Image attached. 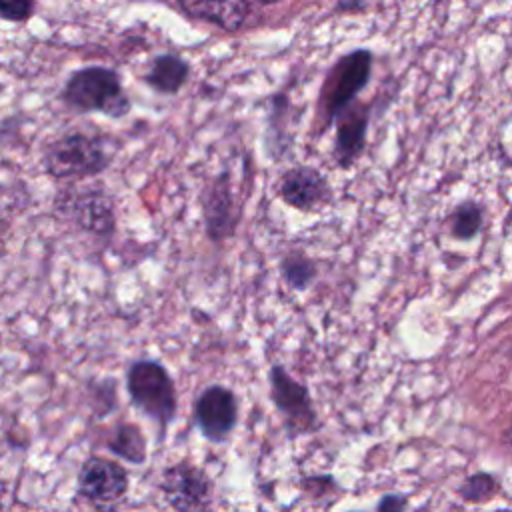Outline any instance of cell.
<instances>
[{
    "label": "cell",
    "instance_id": "1",
    "mask_svg": "<svg viewBox=\"0 0 512 512\" xmlns=\"http://www.w3.org/2000/svg\"><path fill=\"white\" fill-rule=\"evenodd\" d=\"M116 144L110 136L72 130L52 138L42 148V170L64 182L86 180L100 176L110 168L116 154Z\"/></svg>",
    "mask_w": 512,
    "mask_h": 512
},
{
    "label": "cell",
    "instance_id": "20",
    "mask_svg": "<svg viewBox=\"0 0 512 512\" xmlns=\"http://www.w3.org/2000/svg\"><path fill=\"white\" fill-rule=\"evenodd\" d=\"M410 506V496L400 494V492H388L378 498L374 504V510L378 512H388V510H406Z\"/></svg>",
    "mask_w": 512,
    "mask_h": 512
},
{
    "label": "cell",
    "instance_id": "19",
    "mask_svg": "<svg viewBox=\"0 0 512 512\" xmlns=\"http://www.w3.org/2000/svg\"><path fill=\"white\" fill-rule=\"evenodd\" d=\"M34 0H0V14L8 20L20 22L30 16Z\"/></svg>",
    "mask_w": 512,
    "mask_h": 512
},
{
    "label": "cell",
    "instance_id": "6",
    "mask_svg": "<svg viewBox=\"0 0 512 512\" xmlns=\"http://www.w3.org/2000/svg\"><path fill=\"white\" fill-rule=\"evenodd\" d=\"M372 70V54L368 50H356L340 58L334 68L330 70L322 94H320V108L324 116L318 134L322 136L328 128H332L334 118L348 108L358 94L366 88Z\"/></svg>",
    "mask_w": 512,
    "mask_h": 512
},
{
    "label": "cell",
    "instance_id": "13",
    "mask_svg": "<svg viewBox=\"0 0 512 512\" xmlns=\"http://www.w3.org/2000/svg\"><path fill=\"white\" fill-rule=\"evenodd\" d=\"M186 14L210 20L224 30H238L248 14L246 0H180Z\"/></svg>",
    "mask_w": 512,
    "mask_h": 512
},
{
    "label": "cell",
    "instance_id": "22",
    "mask_svg": "<svg viewBox=\"0 0 512 512\" xmlns=\"http://www.w3.org/2000/svg\"><path fill=\"white\" fill-rule=\"evenodd\" d=\"M0 88H2V86H0Z\"/></svg>",
    "mask_w": 512,
    "mask_h": 512
},
{
    "label": "cell",
    "instance_id": "14",
    "mask_svg": "<svg viewBox=\"0 0 512 512\" xmlns=\"http://www.w3.org/2000/svg\"><path fill=\"white\" fill-rule=\"evenodd\" d=\"M190 76V64L176 54L156 56L150 70L144 74V82L160 94H178Z\"/></svg>",
    "mask_w": 512,
    "mask_h": 512
},
{
    "label": "cell",
    "instance_id": "10",
    "mask_svg": "<svg viewBox=\"0 0 512 512\" xmlns=\"http://www.w3.org/2000/svg\"><path fill=\"white\" fill-rule=\"evenodd\" d=\"M130 488L128 470L116 460L90 456L82 462L76 476V496L92 506H114Z\"/></svg>",
    "mask_w": 512,
    "mask_h": 512
},
{
    "label": "cell",
    "instance_id": "21",
    "mask_svg": "<svg viewBox=\"0 0 512 512\" xmlns=\"http://www.w3.org/2000/svg\"><path fill=\"white\" fill-rule=\"evenodd\" d=\"M260 2H264V4H270V2H278V0H260Z\"/></svg>",
    "mask_w": 512,
    "mask_h": 512
},
{
    "label": "cell",
    "instance_id": "4",
    "mask_svg": "<svg viewBox=\"0 0 512 512\" xmlns=\"http://www.w3.org/2000/svg\"><path fill=\"white\" fill-rule=\"evenodd\" d=\"M268 394L288 438H300L318 430V410L310 388L306 382L296 380L280 362L268 368Z\"/></svg>",
    "mask_w": 512,
    "mask_h": 512
},
{
    "label": "cell",
    "instance_id": "15",
    "mask_svg": "<svg viewBox=\"0 0 512 512\" xmlns=\"http://www.w3.org/2000/svg\"><path fill=\"white\" fill-rule=\"evenodd\" d=\"M106 450L134 466H142L148 460L146 436L134 422H118L106 438Z\"/></svg>",
    "mask_w": 512,
    "mask_h": 512
},
{
    "label": "cell",
    "instance_id": "18",
    "mask_svg": "<svg viewBox=\"0 0 512 512\" xmlns=\"http://www.w3.org/2000/svg\"><path fill=\"white\" fill-rule=\"evenodd\" d=\"M502 492L500 478L490 472H474L466 476L458 488L456 494L466 504H484L494 500Z\"/></svg>",
    "mask_w": 512,
    "mask_h": 512
},
{
    "label": "cell",
    "instance_id": "3",
    "mask_svg": "<svg viewBox=\"0 0 512 512\" xmlns=\"http://www.w3.org/2000/svg\"><path fill=\"white\" fill-rule=\"evenodd\" d=\"M60 98L70 110L80 114L96 112L118 120L130 112V100L118 72L104 66H88L72 72Z\"/></svg>",
    "mask_w": 512,
    "mask_h": 512
},
{
    "label": "cell",
    "instance_id": "12",
    "mask_svg": "<svg viewBox=\"0 0 512 512\" xmlns=\"http://www.w3.org/2000/svg\"><path fill=\"white\" fill-rule=\"evenodd\" d=\"M336 136L332 144V162L340 170L352 168L366 150L370 110L356 100L344 108L336 118Z\"/></svg>",
    "mask_w": 512,
    "mask_h": 512
},
{
    "label": "cell",
    "instance_id": "5",
    "mask_svg": "<svg viewBox=\"0 0 512 512\" xmlns=\"http://www.w3.org/2000/svg\"><path fill=\"white\" fill-rule=\"evenodd\" d=\"M54 208L76 228L96 238L108 240L116 232V202L100 184L60 190Z\"/></svg>",
    "mask_w": 512,
    "mask_h": 512
},
{
    "label": "cell",
    "instance_id": "7",
    "mask_svg": "<svg viewBox=\"0 0 512 512\" xmlns=\"http://www.w3.org/2000/svg\"><path fill=\"white\" fill-rule=\"evenodd\" d=\"M158 488L164 502L178 512L206 510L214 500V480L188 460L164 466Z\"/></svg>",
    "mask_w": 512,
    "mask_h": 512
},
{
    "label": "cell",
    "instance_id": "17",
    "mask_svg": "<svg viewBox=\"0 0 512 512\" xmlns=\"http://www.w3.org/2000/svg\"><path fill=\"white\" fill-rule=\"evenodd\" d=\"M278 274L286 288L292 292H304L316 282L318 264L304 250H288L278 262Z\"/></svg>",
    "mask_w": 512,
    "mask_h": 512
},
{
    "label": "cell",
    "instance_id": "16",
    "mask_svg": "<svg viewBox=\"0 0 512 512\" xmlns=\"http://www.w3.org/2000/svg\"><path fill=\"white\" fill-rule=\"evenodd\" d=\"M486 222V208L474 198H464L450 210L446 224L450 238L458 242H470L478 238Z\"/></svg>",
    "mask_w": 512,
    "mask_h": 512
},
{
    "label": "cell",
    "instance_id": "2",
    "mask_svg": "<svg viewBox=\"0 0 512 512\" xmlns=\"http://www.w3.org/2000/svg\"><path fill=\"white\" fill-rule=\"evenodd\" d=\"M124 384L132 408L158 428V442L178 414L176 382L164 362L156 358H136L126 366Z\"/></svg>",
    "mask_w": 512,
    "mask_h": 512
},
{
    "label": "cell",
    "instance_id": "8",
    "mask_svg": "<svg viewBox=\"0 0 512 512\" xmlns=\"http://www.w3.org/2000/svg\"><path fill=\"white\" fill-rule=\"evenodd\" d=\"M192 420L210 444L228 442L240 420L238 396L224 384H208L192 404Z\"/></svg>",
    "mask_w": 512,
    "mask_h": 512
},
{
    "label": "cell",
    "instance_id": "9",
    "mask_svg": "<svg viewBox=\"0 0 512 512\" xmlns=\"http://www.w3.org/2000/svg\"><path fill=\"white\" fill-rule=\"evenodd\" d=\"M200 216L204 234L212 244H222L236 234L240 222V210L236 208V196L228 170L212 176L200 192Z\"/></svg>",
    "mask_w": 512,
    "mask_h": 512
},
{
    "label": "cell",
    "instance_id": "11",
    "mask_svg": "<svg viewBox=\"0 0 512 512\" xmlns=\"http://www.w3.org/2000/svg\"><path fill=\"white\" fill-rule=\"evenodd\" d=\"M276 194L286 206L304 214L322 210L334 198L326 174L310 164H296L284 170L276 182Z\"/></svg>",
    "mask_w": 512,
    "mask_h": 512
}]
</instances>
